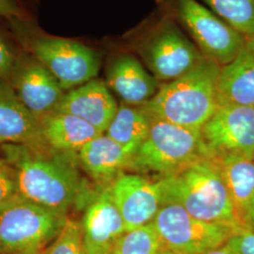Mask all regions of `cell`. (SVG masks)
Listing matches in <instances>:
<instances>
[{
	"label": "cell",
	"mask_w": 254,
	"mask_h": 254,
	"mask_svg": "<svg viewBox=\"0 0 254 254\" xmlns=\"http://www.w3.org/2000/svg\"><path fill=\"white\" fill-rule=\"evenodd\" d=\"M164 204H178L203 221L244 229L236 217L227 188L214 160L201 157L158 181Z\"/></svg>",
	"instance_id": "2"
},
{
	"label": "cell",
	"mask_w": 254,
	"mask_h": 254,
	"mask_svg": "<svg viewBox=\"0 0 254 254\" xmlns=\"http://www.w3.org/2000/svg\"><path fill=\"white\" fill-rule=\"evenodd\" d=\"M37 60L44 64L64 91L96 78L100 70L97 53L81 43L61 38H42L32 45Z\"/></svg>",
	"instance_id": "9"
},
{
	"label": "cell",
	"mask_w": 254,
	"mask_h": 254,
	"mask_svg": "<svg viewBox=\"0 0 254 254\" xmlns=\"http://www.w3.org/2000/svg\"><path fill=\"white\" fill-rule=\"evenodd\" d=\"M4 160L13 170L19 194L67 215L81 196L83 183L77 154L44 144H3Z\"/></svg>",
	"instance_id": "1"
},
{
	"label": "cell",
	"mask_w": 254,
	"mask_h": 254,
	"mask_svg": "<svg viewBox=\"0 0 254 254\" xmlns=\"http://www.w3.org/2000/svg\"><path fill=\"white\" fill-rule=\"evenodd\" d=\"M16 66V59L13 49L0 37V79H7L11 75Z\"/></svg>",
	"instance_id": "27"
},
{
	"label": "cell",
	"mask_w": 254,
	"mask_h": 254,
	"mask_svg": "<svg viewBox=\"0 0 254 254\" xmlns=\"http://www.w3.org/2000/svg\"><path fill=\"white\" fill-rule=\"evenodd\" d=\"M137 53L157 81H173L189 73L204 58L177 25L159 24L138 44Z\"/></svg>",
	"instance_id": "8"
},
{
	"label": "cell",
	"mask_w": 254,
	"mask_h": 254,
	"mask_svg": "<svg viewBox=\"0 0 254 254\" xmlns=\"http://www.w3.org/2000/svg\"><path fill=\"white\" fill-rule=\"evenodd\" d=\"M247 226L249 229L254 231V198L251 206L248 211V216H247Z\"/></svg>",
	"instance_id": "30"
},
{
	"label": "cell",
	"mask_w": 254,
	"mask_h": 254,
	"mask_svg": "<svg viewBox=\"0 0 254 254\" xmlns=\"http://www.w3.org/2000/svg\"><path fill=\"white\" fill-rule=\"evenodd\" d=\"M67 219L18 194L0 210V254L44 253Z\"/></svg>",
	"instance_id": "4"
},
{
	"label": "cell",
	"mask_w": 254,
	"mask_h": 254,
	"mask_svg": "<svg viewBox=\"0 0 254 254\" xmlns=\"http://www.w3.org/2000/svg\"><path fill=\"white\" fill-rule=\"evenodd\" d=\"M225 183L240 225L247 226V216L254 198V158L239 154L211 157Z\"/></svg>",
	"instance_id": "18"
},
{
	"label": "cell",
	"mask_w": 254,
	"mask_h": 254,
	"mask_svg": "<svg viewBox=\"0 0 254 254\" xmlns=\"http://www.w3.org/2000/svg\"><path fill=\"white\" fill-rule=\"evenodd\" d=\"M210 10L249 40L254 36V0H201Z\"/></svg>",
	"instance_id": "22"
},
{
	"label": "cell",
	"mask_w": 254,
	"mask_h": 254,
	"mask_svg": "<svg viewBox=\"0 0 254 254\" xmlns=\"http://www.w3.org/2000/svg\"><path fill=\"white\" fill-rule=\"evenodd\" d=\"M134 156L106 134L93 138L77 152L82 169L94 180L103 183H112L132 168Z\"/></svg>",
	"instance_id": "17"
},
{
	"label": "cell",
	"mask_w": 254,
	"mask_h": 254,
	"mask_svg": "<svg viewBox=\"0 0 254 254\" xmlns=\"http://www.w3.org/2000/svg\"><path fill=\"white\" fill-rule=\"evenodd\" d=\"M11 76L19 99L40 121L57 111L65 92L44 64L38 60L16 64Z\"/></svg>",
	"instance_id": "12"
},
{
	"label": "cell",
	"mask_w": 254,
	"mask_h": 254,
	"mask_svg": "<svg viewBox=\"0 0 254 254\" xmlns=\"http://www.w3.org/2000/svg\"><path fill=\"white\" fill-rule=\"evenodd\" d=\"M176 16L201 54L224 66L236 59L248 39L198 0H176Z\"/></svg>",
	"instance_id": "7"
},
{
	"label": "cell",
	"mask_w": 254,
	"mask_h": 254,
	"mask_svg": "<svg viewBox=\"0 0 254 254\" xmlns=\"http://www.w3.org/2000/svg\"><path fill=\"white\" fill-rule=\"evenodd\" d=\"M13 12L14 9L10 0H0V14L11 15Z\"/></svg>",
	"instance_id": "28"
},
{
	"label": "cell",
	"mask_w": 254,
	"mask_h": 254,
	"mask_svg": "<svg viewBox=\"0 0 254 254\" xmlns=\"http://www.w3.org/2000/svg\"><path fill=\"white\" fill-rule=\"evenodd\" d=\"M247 46L254 53V36L247 41Z\"/></svg>",
	"instance_id": "31"
},
{
	"label": "cell",
	"mask_w": 254,
	"mask_h": 254,
	"mask_svg": "<svg viewBox=\"0 0 254 254\" xmlns=\"http://www.w3.org/2000/svg\"><path fill=\"white\" fill-rule=\"evenodd\" d=\"M44 254H85L81 224L68 218L59 236Z\"/></svg>",
	"instance_id": "24"
},
{
	"label": "cell",
	"mask_w": 254,
	"mask_h": 254,
	"mask_svg": "<svg viewBox=\"0 0 254 254\" xmlns=\"http://www.w3.org/2000/svg\"><path fill=\"white\" fill-rule=\"evenodd\" d=\"M112 200L129 232L152 223L163 206L157 181L134 173H123L109 187Z\"/></svg>",
	"instance_id": "11"
},
{
	"label": "cell",
	"mask_w": 254,
	"mask_h": 254,
	"mask_svg": "<svg viewBox=\"0 0 254 254\" xmlns=\"http://www.w3.org/2000/svg\"><path fill=\"white\" fill-rule=\"evenodd\" d=\"M204 254H238L236 251H235L233 248H231L228 245L227 243L224 245L220 246L217 249H214L210 251L208 253Z\"/></svg>",
	"instance_id": "29"
},
{
	"label": "cell",
	"mask_w": 254,
	"mask_h": 254,
	"mask_svg": "<svg viewBox=\"0 0 254 254\" xmlns=\"http://www.w3.org/2000/svg\"><path fill=\"white\" fill-rule=\"evenodd\" d=\"M217 96L218 107L254 108V53L247 45L235 60L221 66Z\"/></svg>",
	"instance_id": "19"
},
{
	"label": "cell",
	"mask_w": 254,
	"mask_h": 254,
	"mask_svg": "<svg viewBox=\"0 0 254 254\" xmlns=\"http://www.w3.org/2000/svg\"><path fill=\"white\" fill-rule=\"evenodd\" d=\"M175 254L172 253V252H170V251H168V250H166V252H165V254Z\"/></svg>",
	"instance_id": "32"
},
{
	"label": "cell",
	"mask_w": 254,
	"mask_h": 254,
	"mask_svg": "<svg viewBox=\"0 0 254 254\" xmlns=\"http://www.w3.org/2000/svg\"><path fill=\"white\" fill-rule=\"evenodd\" d=\"M200 134L209 158L226 154L254 158V108L219 106Z\"/></svg>",
	"instance_id": "10"
},
{
	"label": "cell",
	"mask_w": 254,
	"mask_h": 254,
	"mask_svg": "<svg viewBox=\"0 0 254 254\" xmlns=\"http://www.w3.org/2000/svg\"><path fill=\"white\" fill-rule=\"evenodd\" d=\"M153 224L165 248L175 254H204L226 244L238 230L194 218L178 204H164Z\"/></svg>",
	"instance_id": "6"
},
{
	"label": "cell",
	"mask_w": 254,
	"mask_h": 254,
	"mask_svg": "<svg viewBox=\"0 0 254 254\" xmlns=\"http://www.w3.org/2000/svg\"><path fill=\"white\" fill-rule=\"evenodd\" d=\"M41 132L46 145L59 152L74 154L104 134L82 119L57 111L41 120Z\"/></svg>",
	"instance_id": "20"
},
{
	"label": "cell",
	"mask_w": 254,
	"mask_h": 254,
	"mask_svg": "<svg viewBox=\"0 0 254 254\" xmlns=\"http://www.w3.org/2000/svg\"><path fill=\"white\" fill-rule=\"evenodd\" d=\"M18 194L13 170L5 160L0 159V210Z\"/></svg>",
	"instance_id": "25"
},
{
	"label": "cell",
	"mask_w": 254,
	"mask_h": 254,
	"mask_svg": "<svg viewBox=\"0 0 254 254\" xmlns=\"http://www.w3.org/2000/svg\"><path fill=\"white\" fill-rule=\"evenodd\" d=\"M0 143L44 144L41 121L24 106L7 79H0Z\"/></svg>",
	"instance_id": "16"
},
{
	"label": "cell",
	"mask_w": 254,
	"mask_h": 254,
	"mask_svg": "<svg viewBox=\"0 0 254 254\" xmlns=\"http://www.w3.org/2000/svg\"><path fill=\"white\" fill-rule=\"evenodd\" d=\"M80 224L85 254H111L117 241L127 232L109 188L91 200Z\"/></svg>",
	"instance_id": "13"
},
{
	"label": "cell",
	"mask_w": 254,
	"mask_h": 254,
	"mask_svg": "<svg viewBox=\"0 0 254 254\" xmlns=\"http://www.w3.org/2000/svg\"><path fill=\"white\" fill-rule=\"evenodd\" d=\"M150 127L151 115L144 106L123 103L105 134L135 155L148 136Z\"/></svg>",
	"instance_id": "21"
},
{
	"label": "cell",
	"mask_w": 254,
	"mask_h": 254,
	"mask_svg": "<svg viewBox=\"0 0 254 254\" xmlns=\"http://www.w3.org/2000/svg\"><path fill=\"white\" fill-rule=\"evenodd\" d=\"M166 250L152 222L126 232L110 254H164Z\"/></svg>",
	"instance_id": "23"
},
{
	"label": "cell",
	"mask_w": 254,
	"mask_h": 254,
	"mask_svg": "<svg viewBox=\"0 0 254 254\" xmlns=\"http://www.w3.org/2000/svg\"><path fill=\"white\" fill-rule=\"evenodd\" d=\"M44 254V253H39V254Z\"/></svg>",
	"instance_id": "33"
},
{
	"label": "cell",
	"mask_w": 254,
	"mask_h": 254,
	"mask_svg": "<svg viewBox=\"0 0 254 254\" xmlns=\"http://www.w3.org/2000/svg\"><path fill=\"white\" fill-rule=\"evenodd\" d=\"M221 66L204 57L189 73L163 83L144 105L154 117L200 130L218 108L217 87Z\"/></svg>",
	"instance_id": "3"
},
{
	"label": "cell",
	"mask_w": 254,
	"mask_h": 254,
	"mask_svg": "<svg viewBox=\"0 0 254 254\" xmlns=\"http://www.w3.org/2000/svg\"><path fill=\"white\" fill-rule=\"evenodd\" d=\"M107 85L123 103L144 106L159 90L157 79L132 55H121L109 65Z\"/></svg>",
	"instance_id": "15"
},
{
	"label": "cell",
	"mask_w": 254,
	"mask_h": 254,
	"mask_svg": "<svg viewBox=\"0 0 254 254\" xmlns=\"http://www.w3.org/2000/svg\"><path fill=\"white\" fill-rule=\"evenodd\" d=\"M118 109L107 83L94 78L65 92L57 112L82 119L105 134Z\"/></svg>",
	"instance_id": "14"
},
{
	"label": "cell",
	"mask_w": 254,
	"mask_h": 254,
	"mask_svg": "<svg viewBox=\"0 0 254 254\" xmlns=\"http://www.w3.org/2000/svg\"><path fill=\"white\" fill-rule=\"evenodd\" d=\"M150 113V112H149ZM151 115V127L132 168L171 176L201 157H207L200 130L174 125Z\"/></svg>",
	"instance_id": "5"
},
{
	"label": "cell",
	"mask_w": 254,
	"mask_h": 254,
	"mask_svg": "<svg viewBox=\"0 0 254 254\" xmlns=\"http://www.w3.org/2000/svg\"><path fill=\"white\" fill-rule=\"evenodd\" d=\"M227 244L238 254H254V231L240 229L229 239Z\"/></svg>",
	"instance_id": "26"
}]
</instances>
